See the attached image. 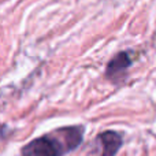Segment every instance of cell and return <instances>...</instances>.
I'll list each match as a JSON object with an SVG mask.
<instances>
[{
	"mask_svg": "<svg viewBox=\"0 0 156 156\" xmlns=\"http://www.w3.org/2000/svg\"><path fill=\"white\" fill-rule=\"evenodd\" d=\"M97 143L101 148V156H115L122 147L123 140L116 132L105 130L97 136Z\"/></svg>",
	"mask_w": 156,
	"mask_h": 156,
	"instance_id": "obj_3",
	"label": "cell"
},
{
	"mask_svg": "<svg viewBox=\"0 0 156 156\" xmlns=\"http://www.w3.org/2000/svg\"><path fill=\"white\" fill-rule=\"evenodd\" d=\"M4 133H5V127L4 126H0V138L4 136Z\"/></svg>",
	"mask_w": 156,
	"mask_h": 156,
	"instance_id": "obj_4",
	"label": "cell"
},
{
	"mask_svg": "<svg viewBox=\"0 0 156 156\" xmlns=\"http://www.w3.org/2000/svg\"><path fill=\"white\" fill-rule=\"evenodd\" d=\"M132 63L133 60L129 52H119L108 62L107 67H105V77L112 83L123 82Z\"/></svg>",
	"mask_w": 156,
	"mask_h": 156,
	"instance_id": "obj_2",
	"label": "cell"
},
{
	"mask_svg": "<svg viewBox=\"0 0 156 156\" xmlns=\"http://www.w3.org/2000/svg\"><path fill=\"white\" fill-rule=\"evenodd\" d=\"M83 126H66L32 140L22 148L21 156H65L80 147Z\"/></svg>",
	"mask_w": 156,
	"mask_h": 156,
	"instance_id": "obj_1",
	"label": "cell"
}]
</instances>
